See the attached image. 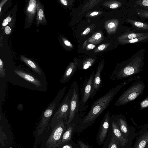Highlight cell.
<instances>
[{
  "label": "cell",
  "mask_w": 148,
  "mask_h": 148,
  "mask_svg": "<svg viewBox=\"0 0 148 148\" xmlns=\"http://www.w3.org/2000/svg\"><path fill=\"white\" fill-rule=\"evenodd\" d=\"M134 79L131 78L112 88L93 103L88 114L84 117L83 123H89L94 121L108 107L119 90L125 85L134 80Z\"/></svg>",
  "instance_id": "cell-1"
},
{
  "label": "cell",
  "mask_w": 148,
  "mask_h": 148,
  "mask_svg": "<svg viewBox=\"0 0 148 148\" xmlns=\"http://www.w3.org/2000/svg\"><path fill=\"white\" fill-rule=\"evenodd\" d=\"M143 59L137 56L117 66L112 72L110 79L113 80H120L129 77L140 73L143 69Z\"/></svg>",
  "instance_id": "cell-2"
},
{
  "label": "cell",
  "mask_w": 148,
  "mask_h": 148,
  "mask_svg": "<svg viewBox=\"0 0 148 148\" xmlns=\"http://www.w3.org/2000/svg\"><path fill=\"white\" fill-rule=\"evenodd\" d=\"M66 89V87H64L59 92L55 99L45 111L35 132L37 136L41 135L46 129L54 110L62 98Z\"/></svg>",
  "instance_id": "cell-3"
},
{
  "label": "cell",
  "mask_w": 148,
  "mask_h": 148,
  "mask_svg": "<svg viewBox=\"0 0 148 148\" xmlns=\"http://www.w3.org/2000/svg\"><path fill=\"white\" fill-rule=\"evenodd\" d=\"M73 92V86L72 84L52 119L50 126L52 128L61 119H63L65 124L67 125V119L70 113V101Z\"/></svg>",
  "instance_id": "cell-4"
},
{
  "label": "cell",
  "mask_w": 148,
  "mask_h": 148,
  "mask_svg": "<svg viewBox=\"0 0 148 148\" xmlns=\"http://www.w3.org/2000/svg\"><path fill=\"white\" fill-rule=\"evenodd\" d=\"M145 87L143 82L141 81L134 83L121 94L116 101L114 105H123L134 100L142 93Z\"/></svg>",
  "instance_id": "cell-5"
},
{
  "label": "cell",
  "mask_w": 148,
  "mask_h": 148,
  "mask_svg": "<svg viewBox=\"0 0 148 148\" xmlns=\"http://www.w3.org/2000/svg\"><path fill=\"white\" fill-rule=\"evenodd\" d=\"M65 123L63 119H60L52 128L51 132L45 143L47 148H57L61 144V138L64 131Z\"/></svg>",
  "instance_id": "cell-6"
},
{
  "label": "cell",
  "mask_w": 148,
  "mask_h": 148,
  "mask_svg": "<svg viewBox=\"0 0 148 148\" xmlns=\"http://www.w3.org/2000/svg\"><path fill=\"white\" fill-rule=\"evenodd\" d=\"M95 73L92 72L90 77L84 82L81 89V99L80 100L79 112L82 114L87 108V103L90 98L92 86Z\"/></svg>",
  "instance_id": "cell-7"
},
{
  "label": "cell",
  "mask_w": 148,
  "mask_h": 148,
  "mask_svg": "<svg viewBox=\"0 0 148 148\" xmlns=\"http://www.w3.org/2000/svg\"><path fill=\"white\" fill-rule=\"evenodd\" d=\"M72 85L73 92L70 101V113L67 125L70 124L76 115L79 112L80 100L79 99V87L77 83L75 81L73 82Z\"/></svg>",
  "instance_id": "cell-8"
},
{
  "label": "cell",
  "mask_w": 148,
  "mask_h": 148,
  "mask_svg": "<svg viewBox=\"0 0 148 148\" xmlns=\"http://www.w3.org/2000/svg\"><path fill=\"white\" fill-rule=\"evenodd\" d=\"M103 67V64L99 65L95 74L92 84L90 98H92L95 96L101 86L102 82L101 74Z\"/></svg>",
  "instance_id": "cell-9"
},
{
  "label": "cell",
  "mask_w": 148,
  "mask_h": 148,
  "mask_svg": "<svg viewBox=\"0 0 148 148\" xmlns=\"http://www.w3.org/2000/svg\"><path fill=\"white\" fill-rule=\"evenodd\" d=\"M110 112L108 111L105 114L103 121L101 130L99 135V142H103L105 139L109 126Z\"/></svg>",
  "instance_id": "cell-10"
},
{
  "label": "cell",
  "mask_w": 148,
  "mask_h": 148,
  "mask_svg": "<svg viewBox=\"0 0 148 148\" xmlns=\"http://www.w3.org/2000/svg\"><path fill=\"white\" fill-rule=\"evenodd\" d=\"M14 72L24 79L37 86H41L40 81L34 76L22 70H14Z\"/></svg>",
  "instance_id": "cell-11"
},
{
  "label": "cell",
  "mask_w": 148,
  "mask_h": 148,
  "mask_svg": "<svg viewBox=\"0 0 148 148\" xmlns=\"http://www.w3.org/2000/svg\"><path fill=\"white\" fill-rule=\"evenodd\" d=\"M112 125L114 134L117 139L119 144L122 147L125 146L127 143L128 139L124 137L115 122L112 121Z\"/></svg>",
  "instance_id": "cell-12"
},
{
  "label": "cell",
  "mask_w": 148,
  "mask_h": 148,
  "mask_svg": "<svg viewBox=\"0 0 148 148\" xmlns=\"http://www.w3.org/2000/svg\"><path fill=\"white\" fill-rule=\"evenodd\" d=\"M76 70L75 65L73 63L70 64L66 69L61 79L60 82L64 83L68 82L75 73Z\"/></svg>",
  "instance_id": "cell-13"
},
{
  "label": "cell",
  "mask_w": 148,
  "mask_h": 148,
  "mask_svg": "<svg viewBox=\"0 0 148 148\" xmlns=\"http://www.w3.org/2000/svg\"><path fill=\"white\" fill-rule=\"evenodd\" d=\"M148 143V132L145 133L138 139L134 148H145Z\"/></svg>",
  "instance_id": "cell-14"
},
{
  "label": "cell",
  "mask_w": 148,
  "mask_h": 148,
  "mask_svg": "<svg viewBox=\"0 0 148 148\" xmlns=\"http://www.w3.org/2000/svg\"><path fill=\"white\" fill-rule=\"evenodd\" d=\"M22 59L23 61L31 68L34 71L39 75H41L42 74V72L40 69L34 62L30 60L25 58L22 57Z\"/></svg>",
  "instance_id": "cell-15"
},
{
  "label": "cell",
  "mask_w": 148,
  "mask_h": 148,
  "mask_svg": "<svg viewBox=\"0 0 148 148\" xmlns=\"http://www.w3.org/2000/svg\"><path fill=\"white\" fill-rule=\"evenodd\" d=\"M148 35L146 33H130L125 34L123 35L121 37L122 40H129L132 39Z\"/></svg>",
  "instance_id": "cell-16"
},
{
  "label": "cell",
  "mask_w": 148,
  "mask_h": 148,
  "mask_svg": "<svg viewBox=\"0 0 148 148\" xmlns=\"http://www.w3.org/2000/svg\"><path fill=\"white\" fill-rule=\"evenodd\" d=\"M127 21L138 29L142 30L148 29V24L135 20L128 19Z\"/></svg>",
  "instance_id": "cell-17"
},
{
  "label": "cell",
  "mask_w": 148,
  "mask_h": 148,
  "mask_svg": "<svg viewBox=\"0 0 148 148\" xmlns=\"http://www.w3.org/2000/svg\"><path fill=\"white\" fill-rule=\"evenodd\" d=\"M73 127L71 126L69 127L63 134L61 138V144L70 140Z\"/></svg>",
  "instance_id": "cell-18"
},
{
  "label": "cell",
  "mask_w": 148,
  "mask_h": 148,
  "mask_svg": "<svg viewBox=\"0 0 148 148\" xmlns=\"http://www.w3.org/2000/svg\"><path fill=\"white\" fill-rule=\"evenodd\" d=\"M118 121L122 132L126 134H128L127 125L126 121L122 118L118 119Z\"/></svg>",
  "instance_id": "cell-19"
},
{
  "label": "cell",
  "mask_w": 148,
  "mask_h": 148,
  "mask_svg": "<svg viewBox=\"0 0 148 148\" xmlns=\"http://www.w3.org/2000/svg\"><path fill=\"white\" fill-rule=\"evenodd\" d=\"M148 39V35L145 36L136 38L132 39L122 40V42L125 44L141 42Z\"/></svg>",
  "instance_id": "cell-20"
},
{
  "label": "cell",
  "mask_w": 148,
  "mask_h": 148,
  "mask_svg": "<svg viewBox=\"0 0 148 148\" xmlns=\"http://www.w3.org/2000/svg\"><path fill=\"white\" fill-rule=\"evenodd\" d=\"M111 136V141L108 148H119V144L117 139L114 134H112Z\"/></svg>",
  "instance_id": "cell-21"
},
{
  "label": "cell",
  "mask_w": 148,
  "mask_h": 148,
  "mask_svg": "<svg viewBox=\"0 0 148 148\" xmlns=\"http://www.w3.org/2000/svg\"><path fill=\"white\" fill-rule=\"evenodd\" d=\"M137 14L140 17L148 19V10L136 9Z\"/></svg>",
  "instance_id": "cell-22"
},
{
  "label": "cell",
  "mask_w": 148,
  "mask_h": 148,
  "mask_svg": "<svg viewBox=\"0 0 148 148\" xmlns=\"http://www.w3.org/2000/svg\"><path fill=\"white\" fill-rule=\"evenodd\" d=\"M138 5L148 10V0H138L136 2Z\"/></svg>",
  "instance_id": "cell-23"
},
{
  "label": "cell",
  "mask_w": 148,
  "mask_h": 148,
  "mask_svg": "<svg viewBox=\"0 0 148 148\" xmlns=\"http://www.w3.org/2000/svg\"><path fill=\"white\" fill-rule=\"evenodd\" d=\"M5 70L3 69V62L1 59H0V76L1 77H3L5 76Z\"/></svg>",
  "instance_id": "cell-24"
},
{
  "label": "cell",
  "mask_w": 148,
  "mask_h": 148,
  "mask_svg": "<svg viewBox=\"0 0 148 148\" xmlns=\"http://www.w3.org/2000/svg\"><path fill=\"white\" fill-rule=\"evenodd\" d=\"M36 5V1L35 0H30L29 3V6L28 10L29 11H31L34 8Z\"/></svg>",
  "instance_id": "cell-25"
},
{
  "label": "cell",
  "mask_w": 148,
  "mask_h": 148,
  "mask_svg": "<svg viewBox=\"0 0 148 148\" xmlns=\"http://www.w3.org/2000/svg\"><path fill=\"white\" fill-rule=\"evenodd\" d=\"M148 107V97L140 103V109H143Z\"/></svg>",
  "instance_id": "cell-26"
},
{
  "label": "cell",
  "mask_w": 148,
  "mask_h": 148,
  "mask_svg": "<svg viewBox=\"0 0 148 148\" xmlns=\"http://www.w3.org/2000/svg\"><path fill=\"white\" fill-rule=\"evenodd\" d=\"M43 14V11L42 9L41 8L39 9L38 11V18L40 21H42L44 17Z\"/></svg>",
  "instance_id": "cell-27"
},
{
  "label": "cell",
  "mask_w": 148,
  "mask_h": 148,
  "mask_svg": "<svg viewBox=\"0 0 148 148\" xmlns=\"http://www.w3.org/2000/svg\"><path fill=\"white\" fill-rule=\"evenodd\" d=\"M11 21V18L10 16H8L6 18L4 19L2 25L3 26H5L7 25L9 22Z\"/></svg>",
  "instance_id": "cell-28"
},
{
  "label": "cell",
  "mask_w": 148,
  "mask_h": 148,
  "mask_svg": "<svg viewBox=\"0 0 148 148\" xmlns=\"http://www.w3.org/2000/svg\"><path fill=\"white\" fill-rule=\"evenodd\" d=\"M11 29L8 26H6L5 29V32L6 34L7 35L9 34L11 32Z\"/></svg>",
  "instance_id": "cell-29"
},
{
  "label": "cell",
  "mask_w": 148,
  "mask_h": 148,
  "mask_svg": "<svg viewBox=\"0 0 148 148\" xmlns=\"http://www.w3.org/2000/svg\"><path fill=\"white\" fill-rule=\"evenodd\" d=\"M119 5L116 3H114L110 5V8L112 9H115L118 8Z\"/></svg>",
  "instance_id": "cell-30"
},
{
  "label": "cell",
  "mask_w": 148,
  "mask_h": 148,
  "mask_svg": "<svg viewBox=\"0 0 148 148\" xmlns=\"http://www.w3.org/2000/svg\"><path fill=\"white\" fill-rule=\"evenodd\" d=\"M79 144L81 148H89L86 145L83 143L79 142Z\"/></svg>",
  "instance_id": "cell-31"
},
{
  "label": "cell",
  "mask_w": 148,
  "mask_h": 148,
  "mask_svg": "<svg viewBox=\"0 0 148 148\" xmlns=\"http://www.w3.org/2000/svg\"><path fill=\"white\" fill-rule=\"evenodd\" d=\"M108 26L109 28H112L115 27V25L113 22H110L108 24Z\"/></svg>",
  "instance_id": "cell-32"
},
{
  "label": "cell",
  "mask_w": 148,
  "mask_h": 148,
  "mask_svg": "<svg viewBox=\"0 0 148 148\" xmlns=\"http://www.w3.org/2000/svg\"><path fill=\"white\" fill-rule=\"evenodd\" d=\"M101 37V34L100 33H97L95 35L94 38L95 39L98 40Z\"/></svg>",
  "instance_id": "cell-33"
},
{
  "label": "cell",
  "mask_w": 148,
  "mask_h": 148,
  "mask_svg": "<svg viewBox=\"0 0 148 148\" xmlns=\"http://www.w3.org/2000/svg\"><path fill=\"white\" fill-rule=\"evenodd\" d=\"M90 29L89 27H88L83 32V34H84V35L87 34L88 33H89V32H90Z\"/></svg>",
  "instance_id": "cell-34"
},
{
  "label": "cell",
  "mask_w": 148,
  "mask_h": 148,
  "mask_svg": "<svg viewBox=\"0 0 148 148\" xmlns=\"http://www.w3.org/2000/svg\"><path fill=\"white\" fill-rule=\"evenodd\" d=\"M105 47V45L104 44H102L100 45L98 47V49L100 51H101Z\"/></svg>",
  "instance_id": "cell-35"
},
{
  "label": "cell",
  "mask_w": 148,
  "mask_h": 148,
  "mask_svg": "<svg viewBox=\"0 0 148 148\" xmlns=\"http://www.w3.org/2000/svg\"><path fill=\"white\" fill-rule=\"evenodd\" d=\"M95 47V46L93 44H90L87 46L88 48L90 49H94Z\"/></svg>",
  "instance_id": "cell-36"
},
{
  "label": "cell",
  "mask_w": 148,
  "mask_h": 148,
  "mask_svg": "<svg viewBox=\"0 0 148 148\" xmlns=\"http://www.w3.org/2000/svg\"><path fill=\"white\" fill-rule=\"evenodd\" d=\"M61 2L64 5H67V2L66 0H61Z\"/></svg>",
  "instance_id": "cell-37"
},
{
  "label": "cell",
  "mask_w": 148,
  "mask_h": 148,
  "mask_svg": "<svg viewBox=\"0 0 148 148\" xmlns=\"http://www.w3.org/2000/svg\"><path fill=\"white\" fill-rule=\"evenodd\" d=\"M99 13V12H94L90 14V15L91 16H95L97 15Z\"/></svg>",
  "instance_id": "cell-38"
},
{
  "label": "cell",
  "mask_w": 148,
  "mask_h": 148,
  "mask_svg": "<svg viewBox=\"0 0 148 148\" xmlns=\"http://www.w3.org/2000/svg\"><path fill=\"white\" fill-rule=\"evenodd\" d=\"M64 43L67 46H69L71 45L70 43L67 40L64 41Z\"/></svg>",
  "instance_id": "cell-39"
},
{
  "label": "cell",
  "mask_w": 148,
  "mask_h": 148,
  "mask_svg": "<svg viewBox=\"0 0 148 148\" xmlns=\"http://www.w3.org/2000/svg\"><path fill=\"white\" fill-rule=\"evenodd\" d=\"M62 148H72V147L71 145H67L63 146Z\"/></svg>",
  "instance_id": "cell-40"
},
{
  "label": "cell",
  "mask_w": 148,
  "mask_h": 148,
  "mask_svg": "<svg viewBox=\"0 0 148 148\" xmlns=\"http://www.w3.org/2000/svg\"><path fill=\"white\" fill-rule=\"evenodd\" d=\"M145 148H148V143L146 145V147H145Z\"/></svg>",
  "instance_id": "cell-41"
}]
</instances>
